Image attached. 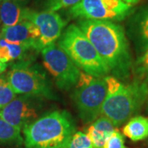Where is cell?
I'll list each match as a JSON object with an SVG mask.
<instances>
[{
	"mask_svg": "<svg viewBox=\"0 0 148 148\" xmlns=\"http://www.w3.org/2000/svg\"><path fill=\"white\" fill-rule=\"evenodd\" d=\"M77 27L92 44L109 73L119 80L127 79L133 63L123 27L100 20H80Z\"/></svg>",
	"mask_w": 148,
	"mask_h": 148,
	"instance_id": "6da1fadb",
	"label": "cell"
},
{
	"mask_svg": "<svg viewBox=\"0 0 148 148\" xmlns=\"http://www.w3.org/2000/svg\"><path fill=\"white\" fill-rule=\"evenodd\" d=\"M107 95L102 106L101 116L110 120L116 127L132 118L148 98L146 81L136 79L124 84L113 76H106Z\"/></svg>",
	"mask_w": 148,
	"mask_h": 148,
	"instance_id": "7a4b0ae2",
	"label": "cell"
},
{
	"mask_svg": "<svg viewBox=\"0 0 148 148\" xmlns=\"http://www.w3.org/2000/svg\"><path fill=\"white\" fill-rule=\"evenodd\" d=\"M22 131L26 148H68L76 126L67 111L54 110L39 117Z\"/></svg>",
	"mask_w": 148,
	"mask_h": 148,
	"instance_id": "3957f363",
	"label": "cell"
},
{
	"mask_svg": "<svg viewBox=\"0 0 148 148\" xmlns=\"http://www.w3.org/2000/svg\"><path fill=\"white\" fill-rule=\"evenodd\" d=\"M58 45L83 73L105 77L109 71L92 44L77 25L71 24L58 40Z\"/></svg>",
	"mask_w": 148,
	"mask_h": 148,
	"instance_id": "277c9868",
	"label": "cell"
},
{
	"mask_svg": "<svg viewBox=\"0 0 148 148\" xmlns=\"http://www.w3.org/2000/svg\"><path fill=\"white\" fill-rule=\"evenodd\" d=\"M74 87L72 97L81 119L86 123L94 122L101 116L107 95L105 78L81 72L78 82Z\"/></svg>",
	"mask_w": 148,
	"mask_h": 148,
	"instance_id": "5b68a950",
	"label": "cell"
},
{
	"mask_svg": "<svg viewBox=\"0 0 148 148\" xmlns=\"http://www.w3.org/2000/svg\"><path fill=\"white\" fill-rule=\"evenodd\" d=\"M7 79L16 94L50 100L58 99L45 72L30 61L21 60L14 64Z\"/></svg>",
	"mask_w": 148,
	"mask_h": 148,
	"instance_id": "8992f818",
	"label": "cell"
},
{
	"mask_svg": "<svg viewBox=\"0 0 148 148\" xmlns=\"http://www.w3.org/2000/svg\"><path fill=\"white\" fill-rule=\"evenodd\" d=\"M134 12L132 5L122 0H82L69 8V16L74 19L120 21Z\"/></svg>",
	"mask_w": 148,
	"mask_h": 148,
	"instance_id": "52a82bcc",
	"label": "cell"
},
{
	"mask_svg": "<svg viewBox=\"0 0 148 148\" xmlns=\"http://www.w3.org/2000/svg\"><path fill=\"white\" fill-rule=\"evenodd\" d=\"M45 68L53 77L56 86L69 90L77 85L81 71L58 45H50L40 50Z\"/></svg>",
	"mask_w": 148,
	"mask_h": 148,
	"instance_id": "ba28073f",
	"label": "cell"
},
{
	"mask_svg": "<svg viewBox=\"0 0 148 148\" xmlns=\"http://www.w3.org/2000/svg\"><path fill=\"white\" fill-rule=\"evenodd\" d=\"M27 21L32 22L40 32V38L37 41L38 50L58 41L67 25V21L62 18L58 13L50 11H36L30 9Z\"/></svg>",
	"mask_w": 148,
	"mask_h": 148,
	"instance_id": "9c48e42d",
	"label": "cell"
},
{
	"mask_svg": "<svg viewBox=\"0 0 148 148\" xmlns=\"http://www.w3.org/2000/svg\"><path fill=\"white\" fill-rule=\"evenodd\" d=\"M32 97L23 95L13 99L0 109V118L12 126L22 130L39 118L40 105Z\"/></svg>",
	"mask_w": 148,
	"mask_h": 148,
	"instance_id": "30bf717a",
	"label": "cell"
},
{
	"mask_svg": "<svg viewBox=\"0 0 148 148\" xmlns=\"http://www.w3.org/2000/svg\"><path fill=\"white\" fill-rule=\"evenodd\" d=\"M127 34L139 57L148 48V6L132 12L127 21Z\"/></svg>",
	"mask_w": 148,
	"mask_h": 148,
	"instance_id": "8fae6325",
	"label": "cell"
},
{
	"mask_svg": "<svg viewBox=\"0 0 148 148\" xmlns=\"http://www.w3.org/2000/svg\"><path fill=\"white\" fill-rule=\"evenodd\" d=\"M0 38L10 43L32 44L37 49L36 45L40 38V32L32 22L24 21L14 26L2 27L0 29Z\"/></svg>",
	"mask_w": 148,
	"mask_h": 148,
	"instance_id": "7c38bea8",
	"label": "cell"
},
{
	"mask_svg": "<svg viewBox=\"0 0 148 148\" xmlns=\"http://www.w3.org/2000/svg\"><path fill=\"white\" fill-rule=\"evenodd\" d=\"M30 8L14 0H3L0 6V21L3 27H11L27 21Z\"/></svg>",
	"mask_w": 148,
	"mask_h": 148,
	"instance_id": "4fadbf2b",
	"label": "cell"
},
{
	"mask_svg": "<svg viewBox=\"0 0 148 148\" xmlns=\"http://www.w3.org/2000/svg\"><path fill=\"white\" fill-rule=\"evenodd\" d=\"M115 130L116 127L110 120L100 116L87 128L86 135L90 138L93 147L104 148L107 138Z\"/></svg>",
	"mask_w": 148,
	"mask_h": 148,
	"instance_id": "5bb4252c",
	"label": "cell"
},
{
	"mask_svg": "<svg viewBox=\"0 0 148 148\" xmlns=\"http://www.w3.org/2000/svg\"><path fill=\"white\" fill-rule=\"evenodd\" d=\"M31 49L37 50L32 44L10 43L3 38H0V61L3 63L16 59H23L24 55Z\"/></svg>",
	"mask_w": 148,
	"mask_h": 148,
	"instance_id": "9a60e30c",
	"label": "cell"
},
{
	"mask_svg": "<svg viewBox=\"0 0 148 148\" xmlns=\"http://www.w3.org/2000/svg\"><path fill=\"white\" fill-rule=\"evenodd\" d=\"M123 132L133 142H138L147 138L148 118L141 115L132 117L123 127Z\"/></svg>",
	"mask_w": 148,
	"mask_h": 148,
	"instance_id": "2e32d148",
	"label": "cell"
},
{
	"mask_svg": "<svg viewBox=\"0 0 148 148\" xmlns=\"http://www.w3.org/2000/svg\"><path fill=\"white\" fill-rule=\"evenodd\" d=\"M23 143L24 139L21 137V130L0 118V144L21 145Z\"/></svg>",
	"mask_w": 148,
	"mask_h": 148,
	"instance_id": "e0dca14e",
	"label": "cell"
},
{
	"mask_svg": "<svg viewBox=\"0 0 148 148\" xmlns=\"http://www.w3.org/2000/svg\"><path fill=\"white\" fill-rule=\"evenodd\" d=\"M132 71L138 79L146 82L148 80V48L133 64Z\"/></svg>",
	"mask_w": 148,
	"mask_h": 148,
	"instance_id": "ac0fdd59",
	"label": "cell"
},
{
	"mask_svg": "<svg viewBox=\"0 0 148 148\" xmlns=\"http://www.w3.org/2000/svg\"><path fill=\"white\" fill-rule=\"evenodd\" d=\"M16 98V93L11 86L8 80L0 77V109Z\"/></svg>",
	"mask_w": 148,
	"mask_h": 148,
	"instance_id": "d6986e66",
	"label": "cell"
},
{
	"mask_svg": "<svg viewBox=\"0 0 148 148\" xmlns=\"http://www.w3.org/2000/svg\"><path fill=\"white\" fill-rule=\"evenodd\" d=\"M81 1L82 0H45L44 3V8L46 11L56 12L62 9L71 8Z\"/></svg>",
	"mask_w": 148,
	"mask_h": 148,
	"instance_id": "ffe728a7",
	"label": "cell"
},
{
	"mask_svg": "<svg viewBox=\"0 0 148 148\" xmlns=\"http://www.w3.org/2000/svg\"><path fill=\"white\" fill-rule=\"evenodd\" d=\"M68 148H94L86 133L77 132L73 135Z\"/></svg>",
	"mask_w": 148,
	"mask_h": 148,
	"instance_id": "44dd1931",
	"label": "cell"
},
{
	"mask_svg": "<svg viewBox=\"0 0 148 148\" xmlns=\"http://www.w3.org/2000/svg\"><path fill=\"white\" fill-rule=\"evenodd\" d=\"M104 148H127L124 145V138L116 129L106 141Z\"/></svg>",
	"mask_w": 148,
	"mask_h": 148,
	"instance_id": "7402d4cb",
	"label": "cell"
},
{
	"mask_svg": "<svg viewBox=\"0 0 148 148\" xmlns=\"http://www.w3.org/2000/svg\"><path fill=\"white\" fill-rule=\"evenodd\" d=\"M123 2H124L125 3H127V4H129V5H135V4H137L139 2H140V0H122Z\"/></svg>",
	"mask_w": 148,
	"mask_h": 148,
	"instance_id": "603a6c76",
	"label": "cell"
},
{
	"mask_svg": "<svg viewBox=\"0 0 148 148\" xmlns=\"http://www.w3.org/2000/svg\"><path fill=\"white\" fill-rule=\"evenodd\" d=\"M6 69H7V64L0 61V74L3 73L6 70Z\"/></svg>",
	"mask_w": 148,
	"mask_h": 148,
	"instance_id": "cb8c5ba5",
	"label": "cell"
},
{
	"mask_svg": "<svg viewBox=\"0 0 148 148\" xmlns=\"http://www.w3.org/2000/svg\"><path fill=\"white\" fill-rule=\"evenodd\" d=\"M14 1H16L17 3H26V2L29 1V0H14Z\"/></svg>",
	"mask_w": 148,
	"mask_h": 148,
	"instance_id": "d4e9b609",
	"label": "cell"
},
{
	"mask_svg": "<svg viewBox=\"0 0 148 148\" xmlns=\"http://www.w3.org/2000/svg\"><path fill=\"white\" fill-rule=\"evenodd\" d=\"M0 1H2V0H0Z\"/></svg>",
	"mask_w": 148,
	"mask_h": 148,
	"instance_id": "484cf974",
	"label": "cell"
}]
</instances>
